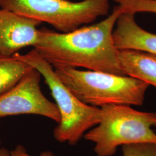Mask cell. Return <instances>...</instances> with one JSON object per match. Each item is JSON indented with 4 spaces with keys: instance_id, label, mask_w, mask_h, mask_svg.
<instances>
[{
    "instance_id": "9a60e30c",
    "label": "cell",
    "mask_w": 156,
    "mask_h": 156,
    "mask_svg": "<svg viewBox=\"0 0 156 156\" xmlns=\"http://www.w3.org/2000/svg\"><path fill=\"white\" fill-rule=\"evenodd\" d=\"M154 126H156V123H155V124H154Z\"/></svg>"
},
{
    "instance_id": "7c38bea8",
    "label": "cell",
    "mask_w": 156,
    "mask_h": 156,
    "mask_svg": "<svg viewBox=\"0 0 156 156\" xmlns=\"http://www.w3.org/2000/svg\"><path fill=\"white\" fill-rule=\"evenodd\" d=\"M123 156H156V144L144 143L122 146Z\"/></svg>"
},
{
    "instance_id": "6da1fadb",
    "label": "cell",
    "mask_w": 156,
    "mask_h": 156,
    "mask_svg": "<svg viewBox=\"0 0 156 156\" xmlns=\"http://www.w3.org/2000/svg\"><path fill=\"white\" fill-rule=\"evenodd\" d=\"M122 13L116 5L100 22L67 33L45 27L39 29V41L34 49L55 68L83 67L125 75L113 38L115 26Z\"/></svg>"
},
{
    "instance_id": "4fadbf2b",
    "label": "cell",
    "mask_w": 156,
    "mask_h": 156,
    "mask_svg": "<svg viewBox=\"0 0 156 156\" xmlns=\"http://www.w3.org/2000/svg\"><path fill=\"white\" fill-rule=\"evenodd\" d=\"M11 156H30L26 149L22 145H17L14 149L10 151ZM38 156H56L53 153L50 151H44L41 152Z\"/></svg>"
},
{
    "instance_id": "8992f818",
    "label": "cell",
    "mask_w": 156,
    "mask_h": 156,
    "mask_svg": "<svg viewBox=\"0 0 156 156\" xmlns=\"http://www.w3.org/2000/svg\"><path fill=\"white\" fill-rule=\"evenodd\" d=\"M41 73L32 68L13 88L0 95V118L21 115L46 117L56 123L60 116L55 103L43 94Z\"/></svg>"
},
{
    "instance_id": "277c9868",
    "label": "cell",
    "mask_w": 156,
    "mask_h": 156,
    "mask_svg": "<svg viewBox=\"0 0 156 156\" xmlns=\"http://www.w3.org/2000/svg\"><path fill=\"white\" fill-rule=\"evenodd\" d=\"M100 109V122L83 136L94 144L97 156H113L120 146L156 144V133L152 129L155 112L138 111L127 105H106Z\"/></svg>"
},
{
    "instance_id": "5b68a950",
    "label": "cell",
    "mask_w": 156,
    "mask_h": 156,
    "mask_svg": "<svg viewBox=\"0 0 156 156\" xmlns=\"http://www.w3.org/2000/svg\"><path fill=\"white\" fill-rule=\"evenodd\" d=\"M0 7L67 33L107 15L110 4L109 0H0Z\"/></svg>"
},
{
    "instance_id": "2e32d148",
    "label": "cell",
    "mask_w": 156,
    "mask_h": 156,
    "mask_svg": "<svg viewBox=\"0 0 156 156\" xmlns=\"http://www.w3.org/2000/svg\"><path fill=\"white\" fill-rule=\"evenodd\" d=\"M0 144H1V140H0Z\"/></svg>"
},
{
    "instance_id": "52a82bcc",
    "label": "cell",
    "mask_w": 156,
    "mask_h": 156,
    "mask_svg": "<svg viewBox=\"0 0 156 156\" xmlns=\"http://www.w3.org/2000/svg\"><path fill=\"white\" fill-rule=\"evenodd\" d=\"M42 23L13 12L0 9V57H10L27 46H34L39 41Z\"/></svg>"
},
{
    "instance_id": "5bb4252c",
    "label": "cell",
    "mask_w": 156,
    "mask_h": 156,
    "mask_svg": "<svg viewBox=\"0 0 156 156\" xmlns=\"http://www.w3.org/2000/svg\"><path fill=\"white\" fill-rule=\"evenodd\" d=\"M0 156H11L10 151H8L6 148H1L0 149Z\"/></svg>"
},
{
    "instance_id": "3957f363",
    "label": "cell",
    "mask_w": 156,
    "mask_h": 156,
    "mask_svg": "<svg viewBox=\"0 0 156 156\" xmlns=\"http://www.w3.org/2000/svg\"><path fill=\"white\" fill-rule=\"evenodd\" d=\"M55 71L73 94L84 103L101 107L106 105L141 106L149 84L136 78L72 68Z\"/></svg>"
},
{
    "instance_id": "7a4b0ae2",
    "label": "cell",
    "mask_w": 156,
    "mask_h": 156,
    "mask_svg": "<svg viewBox=\"0 0 156 156\" xmlns=\"http://www.w3.org/2000/svg\"><path fill=\"white\" fill-rule=\"evenodd\" d=\"M12 57L27 63L44 78L60 113V122L53 131L57 142L76 145L100 122V108L87 105L78 98L57 76L53 67L37 50L34 49L26 55L16 53Z\"/></svg>"
},
{
    "instance_id": "9c48e42d",
    "label": "cell",
    "mask_w": 156,
    "mask_h": 156,
    "mask_svg": "<svg viewBox=\"0 0 156 156\" xmlns=\"http://www.w3.org/2000/svg\"><path fill=\"white\" fill-rule=\"evenodd\" d=\"M119 58L125 75L156 87V55L140 50H119Z\"/></svg>"
},
{
    "instance_id": "30bf717a",
    "label": "cell",
    "mask_w": 156,
    "mask_h": 156,
    "mask_svg": "<svg viewBox=\"0 0 156 156\" xmlns=\"http://www.w3.org/2000/svg\"><path fill=\"white\" fill-rule=\"evenodd\" d=\"M33 67L13 57H0V95L13 88Z\"/></svg>"
},
{
    "instance_id": "8fae6325",
    "label": "cell",
    "mask_w": 156,
    "mask_h": 156,
    "mask_svg": "<svg viewBox=\"0 0 156 156\" xmlns=\"http://www.w3.org/2000/svg\"><path fill=\"white\" fill-rule=\"evenodd\" d=\"M121 11L129 13L147 12L156 14V0H114Z\"/></svg>"
},
{
    "instance_id": "ba28073f",
    "label": "cell",
    "mask_w": 156,
    "mask_h": 156,
    "mask_svg": "<svg viewBox=\"0 0 156 156\" xmlns=\"http://www.w3.org/2000/svg\"><path fill=\"white\" fill-rule=\"evenodd\" d=\"M135 13L123 12L118 17L113 38L118 50H140L156 55V34L141 28L135 19Z\"/></svg>"
}]
</instances>
